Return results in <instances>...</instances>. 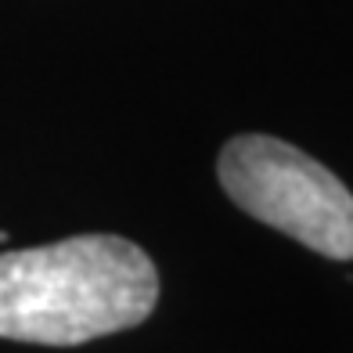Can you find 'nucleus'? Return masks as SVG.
I'll list each match as a JSON object with an SVG mask.
<instances>
[{
	"label": "nucleus",
	"instance_id": "obj_2",
	"mask_svg": "<svg viewBox=\"0 0 353 353\" xmlns=\"http://www.w3.org/2000/svg\"><path fill=\"white\" fill-rule=\"evenodd\" d=\"M216 176L228 199L328 260H353V191L328 166L270 134L223 144Z\"/></svg>",
	"mask_w": 353,
	"mask_h": 353
},
{
	"label": "nucleus",
	"instance_id": "obj_1",
	"mask_svg": "<svg viewBox=\"0 0 353 353\" xmlns=\"http://www.w3.org/2000/svg\"><path fill=\"white\" fill-rule=\"evenodd\" d=\"M159 303L152 256L119 234L0 252V339L79 346L137 328Z\"/></svg>",
	"mask_w": 353,
	"mask_h": 353
}]
</instances>
